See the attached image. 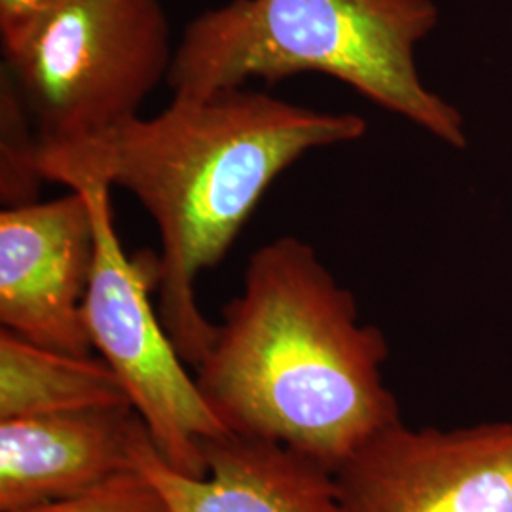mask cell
<instances>
[{"label": "cell", "instance_id": "cell-1", "mask_svg": "<svg viewBox=\"0 0 512 512\" xmlns=\"http://www.w3.org/2000/svg\"><path fill=\"white\" fill-rule=\"evenodd\" d=\"M351 112L306 109L264 92L222 90L173 99L92 137L40 147L44 181L69 190L120 186L154 220L156 310L186 365L202 363L217 325L203 315L196 281L228 255L275 179L315 148L363 137Z\"/></svg>", "mask_w": 512, "mask_h": 512}, {"label": "cell", "instance_id": "cell-2", "mask_svg": "<svg viewBox=\"0 0 512 512\" xmlns=\"http://www.w3.org/2000/svg\"><path fill=\"white\" fill-rule=\"evenodd\" d=\"M385 359L384 334L359 321L353 294L310 243L283 236L249 258L196 382L230 433L336 473L403 420L384 384Z\"/></svg>", "mask_w": 512, "mask_h": 512}, {"label": "cell", "instance_id": "cell-3", "mask_svg": "<svg viewBox=\"0 0 512 512\" xmlns=\"http://www.w3.org/2000/svg\"><path fill=\"white\" fill-rule=\"evenodd\" d=\"M435 25L431 0H230L186 25L165 84L173 99H198L249 80L329 74L465 147L461 114L423 86L414 61Z\"/></svg>", "mask_w": 512, "mask_h": 512}, {"label": "cell", "instance_id": "cell-4", "mask_svg": "<svg viewBox=\"0 0 512 512\" xmlns=\"http://www.w3.org/2000/svg\"><path fill=\"white\" fill-rule=\"evenodd\" d=\"M2 52L40 147H50L139 116L175 48L160 0H59Z\"/></svg>", "mask_w": 512, "mask_h": 512}, {"label": "cell", "instance_id": "cell-5", "mask_svg": "<svg viewBox=\"0 0 512 512\" xmlns=\"http://www.w3.org/2000/svg\"><path fill=\"white\" fill-rule=\"evenodd\" d=\"M97 255L84 304L93 349L116 372L131 406L169 467L186 476L209 473L203 444L230 435L203 397L158 315L154 262L126 253L110 209V188L90 186Z\"/></svg>", "mask_w": 512, "mask_h": 512}, {"label": "cell", "instance_id": "cell-6", "mask_svg": "<svg viewBox=\"0 0 512 512\" xmlns=\"http://www.w3.org/2000/svg\"><path fill=\"white\" fill-rule=\"evenodd\" d=\"M334 478L348 512H512V421L456 429L397 421Z\"/></svg>", "mask_w": 512, "mask_h": 512}, {"label": "cell", "instance_id": "cell-7", "mask_svg": "<svg viewBox=\"0 0 512 512\" xmlns=\"http://www.w3.org/2000/svg\"><path fill=\"white\" fill-rule=\"evenodd\" d=\"M97 255L90 190L52 202L2 207L0 323L42 348L88 357L84 304Z\"/></svg>", "mask_w": 512, "mask_h": 512}, {"label": "cell", "instance_id": "cell-8", "mask_svg": "<svg viewBox=\"0 0 512 512\" xmlns=\"http://www.w3.org/2000/svg\"><path fill=\"white\" fill-rule=\"evenodd\" d=\"M145 431L133 406L0 420V512L67 499L137 469Z\"/></svg>", "mask_w": 512, "mask_h": 512}, {"label": "cell", "instance_id": "cell-9", "mask_svg": "<svg viewBox=\"0 0 512 512\" xmlns=\"http://www.w3.org/2000/svg\"><path fill=\"white\" fill-rule=\"evenodd\" d=\"M209 473L186 476L165 463L150 433L135 444V467L171 512H348L334 473L274 442L226 435L203 444Z\"/></svg>", "mask_w": 512, "mask_h": 512}, {"label": "cell", "instance_id": "cell-10", "mask_svg": "<svg viewBox=\"0 0 512 512\" xmlns=\"http://www.w3.org/2000/svg\"><path fill=\"white\" fill-rule=\"evenodd\" d=\"M131 406L128 391L101 357L31 344L0 329V420Z\"/></svg>", "mask_w": 512, "mask_h": 512}, {"label": "cell", "instance_id": "cell-11", "mask_svg": "<svg viewBox=\"0 0 512 512\" xmlns=\"http://www.w3.org/2000/svg\"><path fill=\"white\" fill-rule=\"evenodd\" d=\"M40 137L16 84L0 71V202L18 207L38 202L44 181Z\"/></svg>", "mask_w": 512, "mask_h": 512}, {"label": "cell", "instance_id": "cell-12", "mask_svg": "<svg viewBox=\"0 0 512 512\" xmlns=\"http://www.w3.org/2000/svg\"><path fill=\"white\" fill-rule=\"evenodd\" d=\"M19 512H171L162 492L143 471L114 476L88 492Z\"/></svg>", "mask_w": 512, "mask_h": 512}, {"label": "cell", "instance_id": "cell-13", "mask_svg": "<svg viewBox=\"0 0 512 512\" xmlns=\"http://www.w3.org/2000/svg\"><path fill=\"white\" fill-rule=\"evenodd\" d=\"M59 0H0L2 42L19 37L27 27L50 12Z\"/></svg>", "mask_w": 512, "mask_h": 512}]
</instances>
